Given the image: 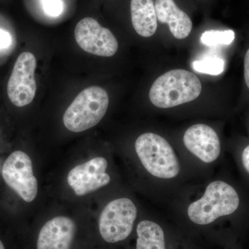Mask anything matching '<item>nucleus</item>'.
Segmentation results:
<instances>
[{"label": "nucleus", "mask_w": 249, "mask_h": 249, "mask_svg": "<svg viewBox=\"0 0 249 249\" xmlns=\"http://www.w3.org/2000/svg\"><path fill=\"white\" fill-rule=\"evenodd\" d=\"M201 91V83L196 74L185 70H174L155 80L149 98L156 107L167 109L194 101Z\"/></svg>", "instance_id": "f257e3e1"}, {"label": "nucleus", "mask_w": 249, "mask_h": 249, "mask_svg": "<svg viewBox=\"0 0 249 249\" xmlns=\"http://www.w3.org/2000/svg\"><path fill=\"white\" fill-rule=\"evenodd\" d=\"M240 203L233 187L223 181H213L209 183L201 199L188 206V217L195 224L207 225L219 217L234 213Z\"/></svg>", "instance_id": "f03ea898"}, {"label": "nucleus", "mask_w": 249, "mask_h": 249, "mask_svg": "<svg viewBox=\"0 0 249 249\" xmlns=\"http://www.w3.org/2000/svg\"><path fill=\"white\" fill-rule=\"evenodd\" d=\"M107 91L98 86L81 91L69 106L63 116L65 127L72 132L88 130L99 124L109 107Z\"/></svg>", "instance_id": "7ed1b4c3"}, {"label": "nucleus", "mask_w": 249, "mask_h": 249, "mask_svg": "<svg viewBox=\"0 0 249 249\" xmlns=\"http://www.w3.org/2000/svg\"><path fill=\"white\" fill-rule=\"evenodd\" d=\"M135 150L144 168L156 178H173L179 173V163L173 147L159 134L147 132L139 136Z\"/></svg>", "instance_id": "20e7f679"}, {"label": "nucleus", "mask_w": 249, "mask_h": 249, "mask_svg": "<svg viewBox=\"0 0 249 249\" xmlns=\"http://www.w3.org/2000/svg\"><path fill=\"white\" fill-rule=\"evenodd\" d=\"M137 216V209L128 198L110 201L100 216L98 227L101 237L108 243H116L129 237Z\"/></svg>", "instance_id": "39448f33"}, {"label": "nucleus", "mask_w": 249, "mask_h": 249, "mask_svg": "<svg viewBox=\"0 0 249 249\" xmlns=\"http://www.w3.org/2000/svg\"><path fill=\"white\" fill-rule=\"evenodd\" d=\"M1 173L5 183L23 200L31 202L36 199L38 183L27 154L20 150L11 153L5 160Z\"/></svg>", "instance_id": "423d86ee"}, {"label": "nucleus", "mask_w": 249, "mask_h": 249, "mask_svg": "<svg viewBox=\"0 0 249 249\" xmlns=\"http://www.w3.org/2000/svg\"><path fill=\"white\" fill-rule=\"evenodd\" d=\"M36 66L35 55L30 52H23L16 60L7 85L8 96L16 107L28 106L35 98Z\"/></svg>", "instance_id": "0eeeda50"}, {"label": "nucleus", "mask_w": 249, "mask_h": 249, "mask_svg": "<svg viewBox=\"0 0 249 249\" xmlns=\"http://www.w3.org/2000/svg\"><path fill=\"white\" fill-rule=\"evenodd\" d=\"M74 35L80 48L98 56H113L119 48L112 32L91 18H85L77 24Z\"/></svg>", "instance_id": "6e6552de"}, {"label": "nucleus", "mask_w": 249, "mask_h": 249, "mask_svg": "<svg viewBox=\"0 0 249 249\" xmlns=\"http://www.w3.org/2000/svg\"><path fill=\"white\" fill-rule=\"evenodd\" d=\"M107 165L106 159L101 157L77 165L67 175L69 185L77 196L97 191L110 182V176L106 173Z\"/></svg>", "instance_id": "1a4fd4ad"}, {"label": "nucleus", "mask_w": 249, "mask_h": 249, "mask_svg": "<svg viewBox=\"0 0 249 249\" xmlns=\"http://www.w3.org/2000/svg\"><path fill=\"white\" fill-rule=\"evenodd\" d=\"M183 142L191 153L204 163H212L220 155L219 137L207 124H196L190 127L183 136Z\"/></svg>", "instance_id": "9d476101"}, {"label": "nucleus", "mask_w": 249, "mask_h": 249, "mask_svg": "<svg viewBox=\"0 0 249 249\" xmlns=\"http://www.w3.org/2000/svg\"><path fill=\"white\" fill-rule=\"evenodd\" d=\"M76 230V224L71 218L54 217L41 229L37 249H70Z\"/></svg>", "instance_id": "9b49d317"}, {"label": "nucleus", "mask_w": 249, "mask_h": 249, "mask_svg": "<svg viewBox=\"0 0 249 249\" xmlns=\"http://www.w3.org/2000/svg\"><path fill=\"white\" fill-rule=\"evenodd\" d=\"M157 20L167 24L175 38H186L193 29L191 18L177 6L174 0H155Z\"/></svg>", "instance_id": "f8f14e48"}, {"label": "nucleus", "mask_w": 249, "mask_h": 249, "mask_svg": "<svg viewBox=\"0 0 249 249\" xmlns=\"http://www.w3.org/2000/svg\"><path fill=\"white\" fill-rule=\"evenodd\" d=\"M130 9L136 32L144 37L153 36L158 26L153 0H131Z\"/></svg>", "instance_id": "ddd939ff"}, {"label": "nucleus", "mask_w": 249, "mask_h": 249, "mask_svg": "<svg viewBox=\"0 0 249 249\" xmlns=\"http://www.w3.org/2000/svg\"><path fill=\"white\" fill-rule=\"evenodd\" d=\"M137 249H165V235L157 223L144 220L137 226Z\"/></svg>", "instance_id": "4468645a"}, {"label": "nucleus", "mask_w": 249, "mask_h": 249, "mask_svg": "<svg viewBox=\"0 0 249 249\" xmlns=\"http://www.w3.org/2000/svg\"><path fill=\"white\" fill-rule=\"evenodd\" d=\"M225 62L217 55H206L193 62V68L199 73L217 76L224 71Z\"/></svg>", "instance_id": "2eb2a0df"}, {"label": "nucleus", "mask_w": 249, "mask_h": 249, "mask_svg": "<svg viewBox=\"0 0 249 249\" xmlns=\"http://www.w3.org/2000/svg\"><path fill=\"white\" fill-rule=\"evenodd\" d=\"M235 37V32L232 30H209L203 33L200 40L203 45L213 47L231 45Z\"/></svg>", "instance_id": "dca6fc26"}, {"label": "nucleus", "mask_w": 249, "mask_h": 249, "mask_svg": "<svg viewBox=\"0 0 249 249\" xmlns=\"http://www.w3.org/2000/svg\"><path fill=\"white\" fill-rule=\"evenodd\" d=\"M45 13L52 17H57L62 11V0H42Z\"/></svg>", "instance_id": "f3484780"}, {"label": "nucleus", "mask_w": 249, "mask_h": 249, "mask_svg": "<svg viewBox=\"0 0 249 249\" xmlns=\"http://www.w3.org/2000/svg\"><path fill=\"white\" fill-rule=\"evenodd\" d=\"M12 45V37L7 31L0 29V49L9 48Z\"/></svg>", "instance_id": "a211bd4d"}, {"label": "nucleus", "mask_w": 249, "mask_h": 249, "mask_svg": "<svg viewBox=\"0 0 249 249\" xmlns=\"http://www.w3.org/2000/svg\"><path fill=\"white\" fill-rule=\"evenodd\" d=\"M244 78L246 86L249 90V48L246 52L245 60H244Z\"/></svg>", "instance_id": "6ab92c4d"}, {"label": "nucleus", "mask_w": 249, "mask_h": 249, "mask_svg": "<svg viewBox=\"0 0 249 249\" xmlns=\"http://www.w3.org/2000/svg\"><path fill=\"white\" fill-rule=\"evenodd\" d=\"M242 162L246 171L249 175V145L246 146L242 151Z\"/></svg>", "instance_id": "aec40b11"}, {"label": "nucleus", "mask_w": 249, "mask_h": 249, "mask_svg": "<svg viewBox=\"0 0 249 249\" xmlns=\"http://www.w3.org/2000/svg\"><path fill=\"white\" fill-rule=\"evenodd\" d=\"M0 249H5L4 246L1 240H0Z\"/></svg>", "instance_id": "412c9836"}]
</instances>
